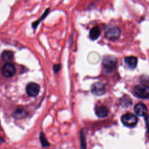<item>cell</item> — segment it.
<instances>
[{
  "label": "cell",
  "instance_id": "obj_1",
  "mask_svg": "<svg viewBox=\"0 0 149 149\" xmlns=\"http://www.w3.org/2000/svg\"><path fill=\"white\" fill-rule=\"evenodd\" d=\"M102 62L104 70L106 72L109 73L116 68L117 59L113 56L107 55L103 58Z\"/></svg>",
  "mask_w": 149,
  "mask_h": 149
},
{
  "label": "cell",
  "instance_id": "obj_2",
  "mask_svg": "<svg viewBox=\"0 0 149 149\" xmlns=\"http://www.w3.org/2000/svg\"><path fill=\"white\" fill-rule=\"evenodd\" d=\"M133 93L138 98H149V87L146 84H138L134 87Z\"/></svg>",
  "mask_w": 149,
  "mask_h": 149
},
{
  "label": "cell",
  "instance_id": "obj_3",
  "mask_svg": "<svg viewBox=\"0 0 149 149\" xmlns=\"http://www.w3.org/2000/svg\"><path fill=\"white\" fill-rule=\"evenodd\" d=\"M121 121L125 126L129 127H133L137 125L138 119L134 115L127 113L122 116Z\"/></svg>",
  "mask_w": 149,
  "mask_h": 149
},
{
  "label": "cell",
  "instance_id": "obj_4",
  "mask_svg": "<svg viewBox=\"0 0 149 149\" xmlns=\"http://www.w3.org/2000/svg\"><path fill=\"white\" fill-rule=\"evenodd\" d=\"M120 35V30L116 26H109L107 27L105 31V37L110 40L118 39Z\"/></svg>",
  "mask_w": 149,
  "mask_h": 149
},
{
  "label": "cell",
  "instance_id": "obj_5",
  "mask_svg": "<svg viewBox=\"0 0 149 149\" xmlns=\"http://www.w3.org/2000/svg\"><path fill=\"white\" fill-rule=\"evenodd\" d=\"M16 72V68L14 64L10 62L6 63L2 68V74L5 77H12Z\"/></svg>",
  "mask_w": 149,
  "mask_h": 149
},
{
  "label": "cell",
  "instance_id": "obj_6",
  "mask_svg": "<svg viewBox=\"0 0 149 149\" xmlns=\"http://www.w3.org/2000/svg\"><path fill=\"white\" fill-rule=\"evenodd\" d=\"M26 91L28 95L34 97L38 94L40 91V86L36 83H30L27 85Z\"/></svg>",
  "mask_w": 149,
  "mask_h": 149
},
{
  "label": "cell",
  "instance_id": "obj_7",
  "mask_svg": "<svg viewBox=\"0 0 149 149\" xmlns=\"http://www.w3.org/2000/svg\"><path fill=\"white\" fill-rule=\"evenodd\" d=\"M91 91L93 94L100 96L105 93V87L102 83L95 82L91 86Z\"/></svg>",
  "mask_w": 149,
  "mask_h": 149
},
{
  "label": "cell",
  "instance_id": "obj_8",
  "mask_svg": "<svg viewBox=\"0 0 149 149\" xmlns=\"http://www.w3.org/2000/svg\"><path fill=\"white\" fill-rule=\"evenodd\" d=\"M135 113L140 116H146L147 114V108L143 103H138L134 107Z\"/></svg>",
  "mask_w": 149,
  "mask_h": 149
},
{
  "label": "cell",
  "instance_id": "obj_9",
  "mask_svg": "<svg viewBox=\"0 0 149 149\" xmlns=\"http://www.w3.org/2000/svg\"><path fill=\"white\" fill-rule=\"evenodd\" d=\"M125 62L126 65L131 69H134L137 64V59L133 56H127L125 58Z\"/></svg>",
  "mask_w": 149,
  "mask_h": 149
},
{
  "label": "cell",
  "instance_id": "obj_10",
  "mask_svg": "<svg viewBox=\"0 0 149 149\" xmlns=\"http://www.w3.org/2000/svg\"><path fill=\"white\" fill-rule=\"evenodd\" d=\"M108 109L104 105H100L95 108V113L99 118H105L108 114Z\"/></svg>",
  "mask_w": 149,
  "mask_h": 149
},
{
  "label": "cell",
  "instance_id": "obj_11",
  "mask_svg": "<svg viewBox=\"0 0 149 149\" xmlns=\"http://www.w3.org/2000/svg\"><path fill=\"white\" fill-rule=\"evenodd\" d=\"M27 111L23 108H17L13 113V117L17 119H20L26 118L27 116Z\"/></svg>",
  "mask_w": 149,
  "mask_h": 149
},
{
  "label": "cell",
  "instance_id": "obj_12",
  "mask_svg": "<svg viewBox=\"0 0 149 149\" xmlns=\"http://www.w3.org/2000/svg\"><path fill=\"white\" fill-rule=\"evenodd\" d=\"M100 35V28L97 26L93 27L90 31V37L91 40H95L98 38Z\"/></svg>",
  "mask_w": 149,
  "mask_h": 149
},
{
  "label": "cell",
  "instance_id": "obj_13",
  "mask_svg": "<svg viewBox=\"0 0 149 149\" xmlns=\"http://www.w3.org/2000/svg\"><path fill=\"white\" fill-rule=\"evenodd\" d=\"M13 54L12 51H4L2 54V58L5 61H10L13 59Z\"/></svg>",
  "mask_w": 149,
  "mask_h": 149
},
{
  "label": "cell",
  "instance_id": "obj_14",
  "mask_svg": "<svg viewBox=\"0 0 149 149\" xmlns=\"http://www.w3.org/2000/svg\"><path fill=\"white\" fill-rule=\"evenodd\" d=\"M49 12V8L47 9V10H46L45 11V12L42 14V15L41 16V17L40 18H39V19H38V20L34 22L33 23V25H32V26H33V27L34 29H36V27H37V26L39 24L40 22L41 21H42V20L47 16V15L48 14Z\"/></svg>",
  "mask_w": 149,
  "mask_h": 149
},
{
  "label": "cell",
  "instance_id": "obj_15",
  "mask_svg": "<svg viewBox=\"0 0 149 149\" xmlns=\"http://www.w3.org/2000/svg\"><path fill=\"white\" fill-rule=\"evenodd\" d=\"M40 141H41V145L43 147H48V146H49V143L48 142L44 134L42 132H41L40 135Z\"/></svg>",
  "mask_w": 149,
  "mask_h": 149
},
{
  "label": "cell",
  "instance_id": "obj_16",
  "mask_svg": "<svg viewBox=\"0 0 149 149\" xmlns=\"http://www.w3.org/2000/svg\"><path fill=\"white\" fill-rule=\"evenodd\" d=\"M80 141H81V149H86V143L84 136L83 133H81L80 136Z\"/></svg>",
  "mask_w": 149,
  "mask_h": 149
},
{
  "label": "cell",
  "instance_id": "obj_17",
  "mask_svg": "<svg viewBox=\"0 0 149 149\" xmlns=\"http://www.w3.org/2000/svg\"><path fill=\"white\" fill-rule=\"evenodd\" d=\"M54 70L55 73H57L61 69V65L60 64H56L53 66Z\"/></svg>",
  "mask_w": 149,
  "mask_h": 149
},
{
  "label": "cell",
  "instance_id": "obj_18",
  "mask_svg": "<svg viewBox=\"0 0 149 149\" xmlns=\"http://www.w3.org/2000/svg\"><path fill=\"white\" fill-rule=\"evenodd\" d=\"M145 120H146V127H147L148 132L149 133V115L146 116Z\"/></svg>",
  "mask_w": 149,
  "mask_h": 149
}]
</instances>
